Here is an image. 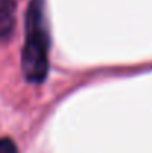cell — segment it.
Returning <instances> with one entry per match:
<instances>
[{"mask_svg": "<svg viewBox=\"0 0 152 153\" xmlns=\"http://www.w3.org/2000/svg\"><path fill=\"white\" fill-rule=\"evenodd\" d=\"M42 0H31L25 19V45L22 48L21 68L24 77L31 83H40L48 73L49 36L45 21Z\"/></svg>", "mask_w": 152, "mask_h": 153, "instance_id": "cell-1", "label": "cell"}, {"mask_svg": "<svg viewBox=\"0 0 152 153\" xmlns=\"http://www.w3.org/2000/svg\"><path fill=\"white\" fill-rule=\"evenodd\" d=\"M15 25V3L13 0H0V40H6Z\"/></svg>", "mask_w": 152, "mask_h": 153, "instance_id": "cell-2", "label": "cell"}, {"mask_svg": "<svg viewBox=\"0 0 152 153\" xmlns=\"http://www.w3.org/2000/svg\"><path fill=\"white\" fill-rule=\"evenodd\" d=\"M0 153H18L16 146L9 138H0Z\"/></svg>", "mask_w": 152, "mask_h": 153, "instance_id": "cell-3", "label": "cell"}]
</instances>
